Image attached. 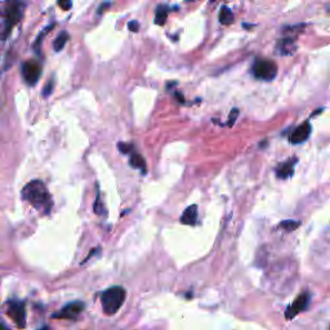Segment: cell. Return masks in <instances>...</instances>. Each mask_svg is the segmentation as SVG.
Here are the masks:
<instances>
[{
  "mask_svg": "<svg viewBox=\"0 0 330 330\" xmlns=\"http://www.w3.org/2000/svg\"><path fill=\"white\" fill-rule=\"evenodd\" d=\"M68 41H69V32L68 31L59 32L58 36H57L53 41V49L56 52H61Z\"/></svg>",
  "mask_w": 330,
  "mask_h": 330,
  "instance_id": "14",
  "label": "cell"
},
{
  "mask_svg": "<svg viewBox=\"0 0 330 330\" xmlns=\"http://www.w3.org/2000/svg\"><path fill=\"white\" fill-rule=\"evenodd\" d=\"M84 310V303L80 301L71 302V303L66 304L64 307H62L59 310V312L54 314L53 316L56 319H63V320H75L79 315L83 312Z\"/></svg>",
  "mask_w": 330,
  "mask_h": 330,
  "instance_id": "8",
  "label": "cell"
},
{
  "mask_svg": "<svg viewBox=\"0 0 330 330\" xmlns=\"http://www.w3.org/2000/svg\"><path fill=\"white\" fill-rule=\"evenodd\" d=\"M118 148L120 150L121 153H129L131 150H133V146L129 145V143L120 142V143H118Z\"/></svg>",
  "mask_w": 330,
  "mask_h": 330,
  "instance_id": "23",
  "label": "cell"
},
{
  "mask_svg": "<svg viewBox=\"0 0 330 330\" xmlns=\"http://www.w3.org/2000/svg\"><path fill=\"white\" fill-rule=\"evenodd\" d=\"M311 124L310 123H303L301 124L299 126H297V128L294 129V130L292 131V135H290L289 140L292 143H302L304 142V141L307 140V138L310 137V135H311Z\"/></svg>",
  "mask_w": 330,
  "mask_h": 330,
  "instance_id": "9",
  "label": "cell"
},
{
  "mask_svg": "<svg viewBox=\"0 0 330 330\" xmlns=\"http://www.w3.org/2000/svg\"><path fill=\"white\" fill-rule=\"evenodd\" d=\"M110 2H107V3H102V4H101V7H100V9H98V12H97V13H98V14H101V13H102V11H105V9L106 8H107V7L108 6H110Z\"/></svg>",
  "mask_w": 330,
  "mask_h": 330,
  "instance_id": "25",
  "label": "cell"
},
{
  "mask_svg": "<svg viewBox=\"0 0 330 330\" xmlns=\"http://www.w3.org/2000/svg\"><path fill=\"white\" fill-rule=\"evenodd\" d=\"M22 76L24 80L26 81L29 85H35L39 81L41 76V66L38 61L35 59H29V61L24 62L21 68Z\"/></svg>",
  "mask_w": 330,
  "mask_h": 330,
  "instance_id": "5",
  "label": "cell"
},
{
  "mask_svg": "<svg viewBox=\"0 0 330 330\" xmlns=\"http://www.w3.org/2000/svg\"><path fill=\"white\" fill-rule=\"evenodd\" d=\"M129 164H130L131 168L140 169L142 173H146V170H147L145 159H143L140 153H131L130 159H129Z\"/></svg>",
  "mask_w": 330,
  "mask_h": 330,
  "instance_id": "12",
  "label": "cell"
},
{
  "mask_svg": "<svg viewBox=\"0 0 330 330\" xmlns=\"http://www.w3.org/2000/svg\"><path fill=\"white\" fill-rule=\"evenodd\" d=\"M239 116V110L237 108H234V110L231 111L230 115H228V121H227V125L228 126H232L235 124V121H236V118Z\"/></svg>",
  "mask_w": 330,
  "mask_h": 330,
  "instance_id": "22",
  "label": "cell"
},
{
  "mask_svg": "<svg viewBox=\"0 0 330 330\" xmlns=\"http://www.w3.org/2000/svg\"><path fill=\"white\" fill-rule=\"evenodd\" d=\"M53 27H54V24L53 25H49V26L47 27V29L43 30V32H40V34H39L38 39H36V41H35V43H34V49H35L36 52L39 51V47H40V43H41V41H43L44 35H46V34H48V32L51 31V30H53Z\"/></svg>",
  "mask_w": 330,
  "mask_h": 330,
  "instance_id": "17",
  "label": "cell"
},
{
  "mask_svg": "<svg viewBox=\"0 0 330 330\" xmlns=\"http://www.w3.org/2000/svg\"><path fill=\"white\" fill-rule=\"evenodd\" d=\"M310 301H311V295H310V293H302L298 298L295 299V301L288 307L287 312H285V317H287L288 320H292L294 319L297 315L301 314V312L306 311L307 307H309L310 304Z\"/></svg>",
  "mask_w": 330,
  "mask_h": 330,
  "instance_id": "6",
  "label": "cell"
},
{
  "mask_svg": "<svg viewBox=\"0 0 330 330\" xmlns=\"http://www.w3.org/2000/svg\"><path fill=\"white\" fill-rule=\"evenodd\" d=\"M39 330H51V327H48V326H43V327H40V329Z\"/></svg>",
  "mask_w": 330,
  "mask_h": 330,
  "instance_id": "28",
  "label": "cell"
},
{
  "mask_svg": "<svg viewBox=\"0 0 330 330\" xmlns=\"http://www.w3.org/2000/svg\"><path fill=\"white\" fill-rule=\"evenodd\" d=\"M168 13H169V7L164 6V4L159 6L155 12V24L159 25V26H163L167 22Z\"/></svg>",
  "mask_w": 330,
  "mask_h": 330,
  "instance_id": "13",
  "label": "cell"
},
{
  "mask_svg": "<svg viewBox=\"0 0 330 330\" xmlns=\"http://www.w3.org/2000/svg\"><path fill=\"white\" fill-rule=\"evenodd\" d=\"M298 226H299V222H297V221H293V219L284 221V222L280 223V227L284 228L285 231H294L295 228H298Z\"/></svg>",
  "mask_w": 330,
  "mask_h": 330,
  "instance_id": "18",
  "label": "cell"
},
{
  "mask_svg": "<svg viewBox=\"0 0 330 330\" xmlns=\"http://www.w3.org/2000/svg\"><path fill=\"white\" fill-rule=\"evenodd\" d=\"M21 196L25 202L30 203L32 207L43 214H49L53 207L51 193L43 181L40 180H34L27 183L21 191Z\"/></svg>",
  "mask_w": 330,
  "mask_h": 330,
  "instance_id": "1",
  "label": "cell"
},
{
  "mask_svg": "<svg viewBox=\"0 0 330 330\" xmlns=\"http://www.w3.org/2000/svg\"><path fill=\"white\" fill-rule=\"evenodd\" d=\"M196 222H197V205H190L183 212L182 217H181V223L193 226L196 225Z\"/></svg>",
  "mask_w": 330,
  "mask_h": 330,
  "instance_id": "11",
  "label": "cell"
},
{
  "mask_svg": "<svg viewBox=\"0 0 330 330\" xmlns=\"http://www.w3.org/2000/svg\"><path fill=\"white\" fill-rule=\"evenodd\" d=\"M297 159H290V161L280 164L276 168V177L280 180H287V178L292 177L293 172H294V164Z\"/></svg>",
  "mask_w": 330,
  "mask_h": 330,
  "instance_id": "10",
  "label": "cell"
},
{
  "mask_svg": "<svg viewBox=\"0 0 330 330\" xmlns=\"http://www.w3.org/2000/svg\"><path fill=\"white\" fill-rule=\"evenodd\" d=\"M126 292L123 287H111L101 294V303L106 315H115L125 301Z\"/></svg>",
  "mask_w": 330,
  "mask_h": 330,
  "instance_id": "2",
  "label": "cell"
},
{
  "mask_svg": "<svg viewBox=\"0 0 330 330\" xmlns=\"http://www.w3.org/2000/svg\"><path fill=\"white\" fill-rule=\"evenodd\" d=\"M213 2H214V0H213Z\"/></svg>",
  "mask_w": 330,
  "mask_h": 330,
  "instance_id": "30",
  "label": "cell"
},
{
  "mask_svg": "<svg viewBox=\"0 0 330 330\" xmlns=\"http://www.w3.org/2000/svg\"><path fill=\"white\" fill-rule=\"evenodd\" d=\"M8 315L13 319L14 324L18 327L26 326V310L25 303L21 301H9Z\"/></svg>",
  "mask_w": 330,
  "mask_h": 330,
  "instance_id": "7",
  "label": "cell"
},
{
  "mask_svg": "<svg viewBox=\"0 0 330 330\" xmlns=\"http://www.w3.org/2000/svg\"><path fill=\"white\" fill-rule=\"evenodd\" d=\"M94 212H96V214L101 215L103 214V205H102V202H101V195L100 192H97V197H96V203H94Z\"/></svg>",
  "mask_w": 330,
  "mask_h": 330,
  "instance_id": "19",
  "label": "cell"
},
{
  "mask_svg": "<svg viewBox=\"0 0 330 330\" xmlns=\"http://www.w3.org/2000/svg\"><path fill=\"white\" fill-rule=\"evenodd\" d=\"M24 3L19 2V0H7L6 3V9L3 11L4 13V19H6V24H4V36L3 38H7L12 29H13L14 25L18 24L22 18V14H24Z\"/></svg>",
  "mask_w": 330,
  "mask_h": 330,
  "instance_id": "3",
  "label": "cell"
},
{
  "mask_svg": "<svg viewBox=\"0 0 330 330\" xmlns=\"http://www.w3.org/2000/svg\"><path fill=\"white\" fill-rule=\"evenodd\" d=\"M187 2H196V0H187Z\"/></svg>",
  "mask_w": 330,
  "mask_h": 330,
  "instance_id": "29",
  "label": "cell"
},
{
  "mask_svg": "<svg viewBox=\"0 0 330 330\" xmlns=\"http://www.w3.org/2000/svg\"><path fill=\"white\" fill-rule=\"evenodd\" d=\"M0 330H8V327H7V325L2 321V319H0Z\"/></svg>",
  "mask_w": 330,
  "mask_h": 330,
  "instance_id": "26",
  "label": "cell"
},
{
  "mask_svg": "<svg viewBox=\"0 0 330 330\" xmlns=\"http://www.w3.org/2000/svg\"><path fill=\"white\" fill-rule=\"evenodd\" d=\"M175 97H177V100L178 101H181V102H185V100H183V96L182 94H180V93H175Z\"/></svg>",
  "mask_w": 330,
  "mask_h": 330,
  "instance_id": "27",
  "label": "cell"
},
{
  "mask_svg": "<svg viewBox=\"0 0 330 330\" xmlns=\"http://www.w3.org/2000/svg\"><path fill=\"white\" fill-rule=\"evenodd\" d=\"M128 29L133 32H137L140 30V24L137 21H130L128 24Z\"/></svg>",
  "mask_w": 330,
  "mask_h": 330,
  "instance_id": "24",
  "label": "cell"
},
{
  "mask_svg": "<svg viewBox=\"0 0 330 330\" xmlns=\"http://www.w3.org/2000/svg\"><path fill=\"white\" fill-rule=\"evenodd\" d=\"M219 21L222 25H231L232 22H234V14H232V12L230 11V8H227V7H222V9H221L219 12Z\"/></svg>",
  "mask_w": 330,
  "mask_h": 330,
  "instance_id": "16",
  "label": "cell"
},
{
  "mask_svg": "<svg viewBox=\"0 0 330 330\" xmlns=\"http://www.w3.org/2000/svg\"><path fill=\"white\" fill-rule=\"evenodd\" d=\"M253 74L259 80H272L277 75V66L270 59H258L253 66Z\"/></svg>",
  "mask_w": 330,
  "mask_h": 330,
  "instance_id": "4",
  "label": "cell"
},
{
  "mask_svg": "<svg viewBox=\"0 0 330 330\" xmlns=\"http://www.w3.org/2000/svg\"><path fill=\"white\" fill-rule=\"evenodd\" d=\"M277 48H279L280 53L289 54L288 48H290V51H295L294 40H293V38H284L279 44H277Z\"/></svg>",
  "mask_w": 330,
  "mask_h": 330,
  "instance_id": "15",
  "label": "cell"
},
{
  "mask_svg": "<svg viewBox=\"0 0 330 330\" xmlns=\"http://www.w3.org/2000/svg\"><path fill=\"white\" fill-rule=\"evenodd\" d=\"M57 4L62 11H70L73 7V0H57Z\"/></svg>",
  "mask_w": 330,
  "mask_h": 330,
  "instance_id": "20",
  "label": "cell"
},
{
  "mask_svg": "<svg viewBox=\"0 0 330 330\" xmlns=\"http://www.w3.org/2000/svg\"><path fill=\"white\" fill-rule=\"evenodd\" d=\"M53 85H54V80H49L48 83L46 84V86H44V89H43V97L44 98H47V97H49L52 94V92H53Z\"/></svg>",
  "mask_w": 330,
  "mask_h": 330,
  "instance_id": "21",
  "label": "cell"
}]
</instances>
